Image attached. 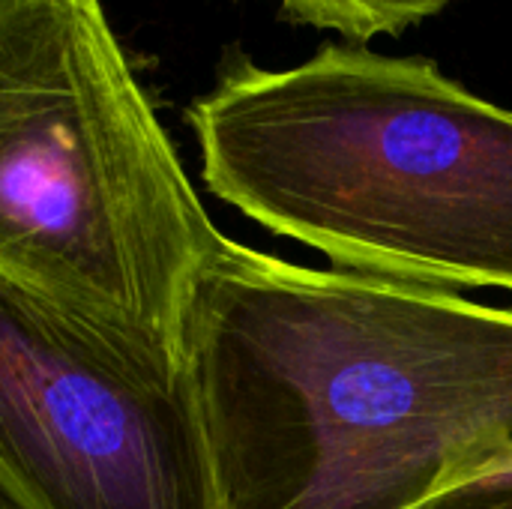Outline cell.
<instances>
[{
  "mask_svg": "<svg viewBox=\"0 0 512 509\" xmlns=\"http://www.w3.org/2000/svg\"><path fill=\"white\" fill-rule=\"evenodd\" d=\"M219 509H420L512 450V309L222 234L186 309Z\"/></svg>",
  "mask_w": 512,
  "mask_h": 509,
  "instance_id": "cell-1",
  "label": "cell"
},
{
  "mask_svg": "<svg viewBox=\"0 0 512 509\" xmlns=\"http://www.w3.org/2000/svg\"><path fill=\"white\" fill-rule=\"evenodd\" d=\"M186 120L204 186L336 270L512 291V111L435 60L324 42L264 69L228 48Z\"/></svg>",
  "mask_w": 512,
  "mask_h": 509,
  "instance_id": "cell-2",
  "label": "cell"
},
{
  "mask_svg": "<svg viewBox=\"0 0 512 509\" xmlns=\"http://www.w3.org/2000/svg\"><path fill=\"white\" fill-rule=\"evenodd\" d=\"M219 240L102 0H0V276L186 351Z\"/></svg>",
  "mask_w": 512,
  "mask_h": 509,
  "instance_id": "cell-3",
  "label": "cell"
},
{
  "mask_svg": "<svg viewBox=\"0 0 512 509\" xmlns=\"http://www.w3.org/2000/svg\"><path fill=\"white\" fill-rule=\"evenodd\" d=\"M0 471L27 509H219L186 351L6 276Z\"/></svg>",
  "mask_w": 512,
  "mask_h": 509,
  "instance_id": "cell-4",
  "label": "cell"
},
{
  "mask_svg": "<svg viewBox=\"0 0 512 509\" xmlns=\"http://www.w3.org/2000/svg\"><path fill=\"white\" fill-rule=\"evenodd\" d=\"M450 0H279L282 18L333 30L345 42L366 45L372 36H399L408 27L441 15Z\"/></svg>",
  "mask_w": 512,
  "mask_h": 509,
  "instance_id": "cell-5",
  "label": "cell"
},
{
  "mask_svg": "<svg viewBox=\"0 0 512 509\" xmlns=\"http://www.w3.org/2000/svg\"><path fill=\"white\" fill-rule=\"evenodd\" d=\"M420 509H512V450L450 483Z\"/></svg>",
  "mask_w": 512,
  "mask_h": 509,
  "instance_id": "cell-6",
  "label": "cell"
},
{
  "mask_svg": "<svg viewBox=\"0 0 512 509\" xmlns=\"http://www.w3.org/2000/svg\"><path fill=\"white\" fill-rule=\"evenodd\" d=\"M0 509H27V504L21 501V495H18L15 486L6 480L3 471H0Z\"/></svg>",
  "mask_w": 512,
  "mask_h": 509,
  "instance_id": "cell-7",
  "label": "cell"
}]
</instances>
